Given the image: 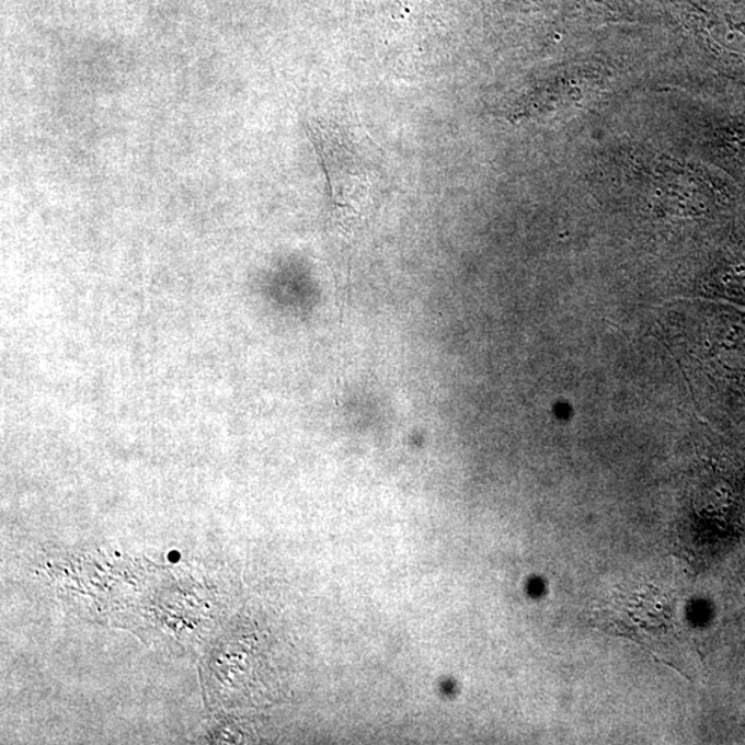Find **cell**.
<instances>
[{
  "instance_id": "obj_1",
  "label": "cell",
  "mask_w": 745,
  "mask_h": 745,
  "mask_svg": "<svg viewBox=\"0 0 745 745\" xmlns=\"http://www.w3.org/2000/svg\"><path fill=\"white\" fill-rule=\"evenodd\" d=\"M595 616L605 631L642 643L653 653H658L660 660L665 663L673 660V641H680L674 605L658 589L638 587L626 593L619 591Z\"/></svg>"
},
{
  "instance_id": "obj_2",
  "label": "cell",
  "mask_w": 745,
  "mask_h": 745,
  "mask_svg": "<svg viewBox=\"0 0 745 745\" xmlns=\"http://www.w3.org/2000/svg\"><path fill=\"white\" fill-rule=\"evenodd\" d=\"M311 140L321 153L330 195L339 211L360 216L369 206L376 169L371 157L362 151L360 142L342 127L316 124L308 127Z\"/></svg>"
},
{
  "instance_id": "obj_3",
  "label": "cell",
  "mask_w": 745,
  "mask_h": 745,
  "mask_svg": "<svg viewBox=\"0 0 745 745\" xmlns=\"http://www.w3.org/2000/svg\"><path fill=\"white\" fill-rule=\"evenodd\" d=\"M169 558H170V561H175V559H179L180 555H179L177 552H174V553H170V557H169Z\"/></svg>"
}]
</instances>
